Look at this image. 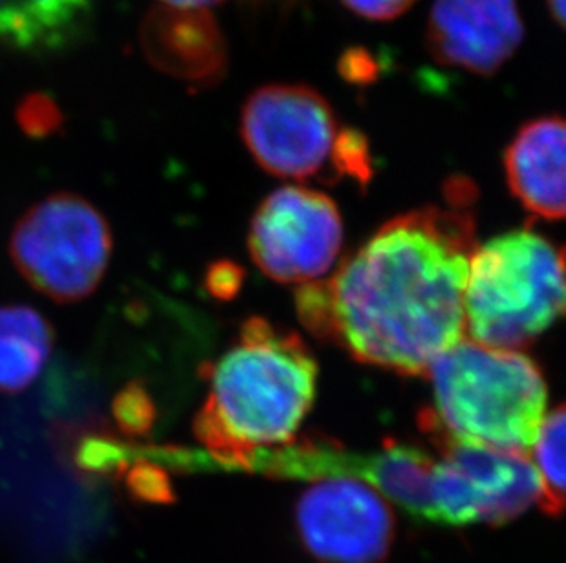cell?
<instances>
[{
  "label": "cell",
  "mask_w": 566,
  "mask_h": 563,
  "mask_svg": "<svg viewBox=\"0 0 566 563\" xmlns=\"http://www.w3.org/2000/svg\"><path fill=\"white\" fill-rule=\"evenodd\" d=\"M241 132L256 163L292 180L331 176L336 150V116L331 103L306 85L261 86L242 108Z\"/></svg>",
  "instance_id": "6"
},
{
  "label": "cell",
  "mask_w": 566,
  "mask_h": 563,
  "mask_svg": "<svg viewBox=\"0 0 566 563\" xmlns=\"http://www.w3.org/2000/svg\"><path fill=\"white\" fill-rule=\"evenodd\" d=\"M565 121L537 117L518 128L504 156L507 185L530 213L545 220L565 216Z\"/></svg>",
  "instance_id": "12"
},
{
  "label": "cell",
  "mask_w": 566,
  "mask_h": 563,
  "mask_svg": "<svg viewBox=\"0 0 566 563\" xmlns=\"http://www.w3.org/2000/svg\"><path fill=\"white\" fill-rule=\"evenodd\" d=\"M565 311L563 251L530 229L473 251L465 282V331L473 342L517 351Z\"/></svg>",
  "instance_id": "4"
},
{
  "label": "cell",
  "mask_w": 566,
  "mask_h": 563,
  "mask_svg": "<svg viewBox=\"0 0 566 563\" xmlns=\"http://www.w3.org/2000/svg\"><path fill=\"white\" fill-rule=\"evenodd\" d=\"M17 123L28 138L44 139L60 132L63 127V113L54 99L43 92L28 94L15 113Z\"/></svg>",
  "instance_id": "20"
},
{
  "label": "cell",
  "mask_w": 566,
  "mask_h": 563,
  "mask_svg": "<svg viewBox=\"0 0 566 563\" xmlns=\"http://www.w3.org/2000/svg\"><path fill=\"white\" fill-rule=\"evenodd\" d=\"M337 72L353 85L365 86L378 79L379 64L365 46H350L337 59Z\"/></svg>",
  "instance_id": "22"
},
{
  "label": "cell",
  "mask_w": 566,
  "mask_h": 563,
  "mask_svg": "<svg viewBox=\"0 0 566 563\" xmlns=\"http://www.w3.org/2000/svg\"><path fill=\"white\" fill-rule=\"evenodd\" d=\"M446 208L390 220L328 282L297 291L312 336L334 340L356 361L401 375H426L464 339V291L475 247V191L449 185Z\"/></svg>",
  "instance_id": "1"
},
{
  "label": "cell",
  "mask_w": 566,
  "mask_h": 563,
  "mask_svg": "<svg viewBox=\"0 0 566 563\" xmlns=\"http://www.w3.org/2000/svg\"><path fill=\"white\" fill-rule=\"evenodd\" d=\"M242 282V272L239 266L230 262H219L208 272L206 286L214 297L230 298L239 291Z\"/></svg>",
  "instance_id": "24"
},
{
  "label": "cell",
  "mask_w": 566,
  "mask_h": 563,
  "mask_svg": "<svg viewBox=\"0 0 566 563\" xmlns=\"http://www.w3.org/2000/svg\"><path fill=\"white\" fill-rule=\"evenodd\" d=\"M138 457V448L105 432H92L80 437L72 448V463L85 478L103 479L108 476H122L130 459Z\"/></svg>",
  "instance_id": "17"
},
{
  "label": "cell",
  "mask_w": 566,
  "mask_h": 563,
  "mask_svg": "<svg viewBox=\"0 0 566 563\" xmlns=\"http://www.w3.org/2000/svg\"><path fill=\"white\" fill-rule=\"evenodd\" d=\"M433 457L406 443H387L384 450L345 454L342 476L364 479L418 520L437 521L433 507Z\"/></svg>",
  "instance_id": "13"
},
{
  "label": "cell",
  "mask_w": 566,
  "mask_h": 563,
  "mask_svg": "<svg viewBox=\"0 0 566 563\" xmlns=\"http://www.w3.org/2000/svg\"><path fill=\"white\" fill-rule=\"evenodd\" d=\"M306 551L323 563H378L389 554L395 518L384 498L358 478L317 479L295 506Z\"/></svg>",
  "instance_id": "8"
},
{
  "label": "cell",
  "mask_w": 566,
  "mask_h": 563,
  "mask_svg": "<svg viewBox=\"0 0 566 563\" xmlns=\"http://www.w3.org/2000/svg\"><path fill=\"white\" fill-rule=\"evenodd\" d=\"M334 169H336L337 178L350 176L359 183L370 180L373 167H370L369 144L364 134L354 128L339 130L336 150H334Z\"/></svg>",
  "instance_id": "21"
},
{
  "label": "cell",
  "mask_w": 566,
  "mask_h": 563,
  "mask_svg": "<svg viewBox=\"0 0 566 563\" xmlns=\"http://www.w3.org/2000/svg\"><path fill=\"white\" fill-rule=\"evenodd\" d=\"M11 261L28 284L55 302H80L102 284L113 233L85 198L57 192L28 209L10 240Z\"/></svg>",
  "instance_id": "5"
},
{
  "label": "cell",
  "mask_w": 566,
  "mask_h": 563,
  "mask_svg": "<svg viewBox=\"0 0 566 563\" xmlns=\"http://www.w3.org/2000/svg\"><path fill=\"white\" fill-rule=\"evenodd\" d=\"M524 41L517 0H434L426 46L443 66L470 74H497Z\"/></svg>",
  "instance_id": "9"
},
{
  "label": "cell",
  "mask_w": 566,
  "mask_h": 563,
  "mask_svg": "<svg viewBox=\"0 0 566 563\" xmlns=\"http://www.w3.org/2000/svg\"><path fill=\"white\" fill-rule=\"evenodd\" d=\"M426 375L434 392L428 415L448 436L518 454L534 447L548 390L530 357L462 339Z\"/></svg>",
  "instance_id": "3"
},
{
  "label": "cell",
  "mask_w": 566,
  "mask_h": 563,
  "mask_svg": "<svg viewBox=\"0 0 566 563\" xmlns=\"http://www.w3.org/2000/svg\"><path fill=\"white\" fill-rule=\"evenodd\" d=\"M164 6H172V8H188V10H209L213 6H219L224 0H160Z\"/></svg>",
  "instance_id": "25"
},
{
  "label": "cell",
  "mask_w": 566,
  "mask_h": 563,
  "mask_svg": "<svg viewBox=\"0 0 566 563\" xmlns=\"http://www.w3.org/2000/svg\"><path fill=\"white\" fill-rule=\"evenodd\" d=\"M356 15L376 22L395 21L411 10L417 0H342Z\"/></svg>",
  "instance_id": "23"
},
{
  "label": "cell",
  "mask_w": 566,
  "mask_h": 563,
  "mask_svg": "<svg viewBox=\"0 0 566 563\" xmlns=\"http://www.w3.org/2000/svg\"><path fill=\"white\" fill-rule=\"evenodd\" d=\"M113 415L125 436H149L156 423L155 399L138 381L125 384L113 399Z\"/></svg>",
  "instance_id": "18"
},
{
  "label": "cell",
  "mask_w": 566,
  "mask_h": 563,
  "mask_svg": "<svg viewBox=\"0 0 566 563\" xmlns=\"http://www.w3.org/2000/svg\"><path fill=\"white\" fill-rule=\"evenodd\" d=\"M315 386L317 362L300 337L264 319L248 320L211 370L195 436L220 465L248 468L256 452L294 443Z\"/></svg>",
  "instance_id": "2"
},
{
  "label": "cell",
  "mask_w": 566,
  "mask_h": 563,
  "mask_svg": "<svg viewBox=\"0 0 566 563\" xmlns=\"http://www.w3.org/2000/svg\"><path fill=\"white\" fill-rule=\"evenodd\" d=\"M565 406L545 415L535 437V472L539 476L541 509L559 516L565 506Z\"/></svg>",
  "instance_id": "16"
},
{
  "label": "cell",
  "mask_w": 566,
  "mask_h": 563,
  "mask_svg": "<svg viewBox=\"0 0 566 563\" xmlns=\"http://www.w3.org/2000/svg\"><path fill=\"white\" fill-rule=\"evenodd\" d=\"M548 13H551L552 21L556 22L557 26L565 28V0H545Z\"/></svg>",
  "instance_id": "26"
},
{
  "label": "cell",
  "mask_w": 566,
  "mask_h": 563,
  "mask_svg": "<svg viewBox=\"0 0 566 563\" xmlns=\"http://www.w3.org/2000/svg\"><path fill=\"white\" fill-rule=\"evenodd\" d=\"M420 425L433 439L443 461H448L468 485L476 521L503 525L539 501V476L534 463L524 454L448 436L434 425L428 412L420 415Z\"/></svg>",
  "instance_id": "10"
},
{
  "label": "cell",
  "mask_w": 566,
  "mask_h": 563,
  "mask_svg": "<svg viewBox=\"0 0 566 563\" xmlns=\"http://www.w3.org/2000/svg\"><path fill=\"white\" fill-rule=\"evenodd\" d=\"M124 478L128 495L136 501L171 503L175 500L169 472L155 459L139 456V450L138 459L125 468Z\"/></svg>",
  "instance_id": "19"
},
{
  "label": "cell",
  "mask_w": 566,
  "mask_h": 563,
  "mask_svg": "<svg viewBox=\"0 0 566 563\" xmlns=\"http://www.w3.org/2000/svg\"><path fill=\"white\" fill-rule=\"evenodd\" d=\"M142 49L160 72L195 85H213L228 66V44L209 10H150L142 24Z\"/></svg>",
  "instance_id": "11"
},
{
  "label": "cell",
  "mask_w": 566,
  "mask_h": 563,
  "mask_svg": "<svg viewBox=\"0 0 566 563\" xmlns=\"http://www.w3.org/2000/svg\"><path fill=\"white\" fill-rule=\"evenodd\" d=\"M54 348V328L30 306L0 308V392L19 394L35 383Z\"/></svg>",
  "instance_id": "15"
},
{
  "label": "cell",
  "mask_w": 566,
  "mask_h": 563,
  "mask_svg": "<svg viewBox=\"0 0 566 563\" xmlns=\"http://www.w3.org/2000/svg\"><path fill=\"white\" fill-rule=\"evenodd\" d=\"M92 0H0V41L22 52H54L81 32Z\"/></svg>",
  "instance_id": "14"
},
{
  "label": "cell",
  "mask_w": 566,
  "mask_h": 563,
  "mask_svg": "<svg viewBox=\"0 0 566 563\" xmlns=\"http://www.w3.org/2000/svg\"><path fill=\"white\" fill-rule=\"evenodd\" d=\"M336 203L305 187H283L261 203L248 247L256 267L281 284H308L331 272L342 251Z\"/></svg>",
  "instance_id": "7"
}]
</instances>
